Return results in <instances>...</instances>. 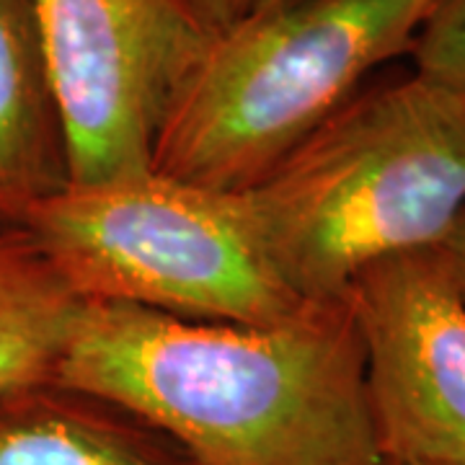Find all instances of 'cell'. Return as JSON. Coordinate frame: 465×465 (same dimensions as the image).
Segmentation results:
<instances>
[{
	"mask_svg": "<svg viewBox=\"0 0 465 465\" xmlns=\"http://www.w3.org/2000/svg\"><path fill=\"white\" fill-rule=\"evenodd\" d=\"M54 381L112 401L200 465H382L349 300L272 326L85 300Z\"/></svg>",
	"mask_w": 465,
	"mask_h": 465,
	"instance_id": "6da1fadb",
	"label": "cell"
},
{
	"mask_svg": "<svg viewBox=\"0 0 465 465\" xmlns=\"http://www.w3.org/2000/svg\"><path fill=\"white\" fill-rule=\"evenodd\" d=\"M232 197L295 298L347 300L370 266L442 246L465 213V99L414 70L378 75Z\"/></svg>",
	"mask_w": 465,
	"mask_h": 465,
	"instance_id": "7a4b0ae2",
	"label": "cell"
},
{
	"mask_svg": "<svg viewBox=\"0 0 465 465\" xmlns=\"http://www.w3.org/2000/svg\"><path fill=\"white\" fill-rule=\"evenodd\" d=\"M434 0H292L213 36L153 171L238 194L409 57Z\"/></svg>",
	"mask_w": 465,
	"mask_h": 465,
	"instance_id": "3957f363",
	"label": "cell"
},
{
	"mask_svg": "<svg viewBox=\"0 0 465 465\" xmlns=\"http://www.w3.org/2000/svg\"><path fill=\"white\" fill-rule=\"evenodd\" d=\"M18 225L84 300L241 326L308 305L266 264L232 194L158 171L70 183Z\"/></svg>",
	"mask_w": 465,
	"mask_h": 465,
	"instance_id": "277c9868",
	"label": "cell"
},
{
	"mask_svg": "<svg viewBox=\"0 0 465 465\" xmlns=\"http://www.w3.org/2000/svg\"><path fill=\"white\" fill-rule=\"evenodd\" d=\"M73 186L153 171L213 34L189 0H34Z\"/></svg>",
	"mask_w": 465,
	"mask_h": 465,
	"instance_id": "5b68a950",
	"label": "cell"
},
{
	"mask_svg": "<svg viewBox=\"0 0 465 465\" xmlns=\"http://www.w3.org/2000/svg\"><path fill=\"white\" fill-rule=\"evenodd\" d=\"M347 300L385 463L465 465V295L442 249L370 266Z\"/></svg>",
	"mask_w": 465,
	"mask_h": 465,
	"instance_id": "8992f818",
	"label": "cell"
},
{
	"mask_svg": "<svg viewBox=\"0 0 465 465\" xmlns=\"http://www.w3.org/2000/svg\"><path fill=\"white\" fill-rule=\"evenodd\" d=\"M0 465H200L150 421L57 381L0 396Z\"/></svg>",
	"mask_w": 465,
	"mask_h": 465,
	"instance_id": "52a82bcc",
	"label": "cell"
},
{
	"mask_svg": "<svg viewBox=\"0 0 465 465\" xmlns=\"http://www.w3.org/2000/svg\"><path fill=\"white\" fill-rule=\"evenodd\" d=\"M70 186L34 0H0V225Z\"/></svg>",
	"mask_w": 465,
	"mask_h": 465,
	"instance_id": "ba28073f",
	"label": "cell"
},
{
	"mask_svg": "<svg viewBox=\"0 0 465 465\" xmlns=\"http://www.w3.org/2000/svg\"><path fill=\"white\" fill-rule=\"evenodd\" d=\"M85 300L21 225H0V396L54 381Z\"/></svg>",
	"mask_w": 465,
	"mask_h": 465,
	"instance_id": "9c48e42d",
	"label": "cell"
},
{
	"mask_svg": "<svg viewBox=\"0 0 465 465\" xmlns=\"http://www.w3.org/2000/svg\"><path fill=\"white\" fill-rule=\"evenodd\" d=\"M409 60L416 75L465 99V0H434Z\"/></svg>",
	"mask_w": 465,
	"mask_h": 465,
	"instance_id": "30bf717a",
	"label": "cell"
},
{
	"mask_svg": "<svg viewBox=\"0 0 465 465\" xmlns=\"http://www.w3.org/2000/svg\"><path fill=\"white\" fill-rule=\"evenodd\" d=\"M189 5L202 21V26L217 36L235 26L241 18L249 16L256 0H189Z\"/></svg>",
	"mask_w": 465,
	"mask_h": 465,
	"instance_id": "8fae6325",
	"label": "cell"
},
{
	"mask_svg": "<svg viewBox=\"0 0 465 465\" xmlns=\"http://www.w3.org/2000/svg\"><path fill=\"white\" fill-rule=\"evenodd\" d=\"M440 249H442L445 259H448L455 282H458V287L463 290L465 295V213L458 217V223L452 225V231L448 232V238L442 241Z\"/></svg>",
	"mask_w": 465,
	"mask_h": 465,
	"instance_id": "7c38bea8",
	"label": "cell"
},
{
	"mask_svg": "<svg viewBox=\"0 0 465 465\" xmlns=\"http://www.w3.org/2000/svg\"><path fill=\"white\" fill-rule=\"evenodd\" d=\"M284 3H292V0H256V5H253V11H251V14L272 11V8H277V5H284Z\"/></svg>",
	"mask_w": 465,
	"mask_h": 465,
	"instance_id": "4fadbf2b",
	"label": "cell"
},
{
	"mask_svg": "<svg viewBox=\"0 0 465 465\" xmlns=\"http://www.w3.org/2000/svg\"><path fill=\"white\" fill-rule=\"evenodd\" d=\"M391 465H393V463H391ZM401 465H424V463H401Z\"/></svg>",
	"mask_w": 465,
	"mask_h": 465,
	"instance_id": "5bb4252c",
	"label": "cell"
},
{
	"mask_svg": "<svg viewBox=\"0 0 465 465\" xmlns=\"http://www.w3.org/2000/svg\"><path fill=\"white\" fill-rule=\"evenodd\" d=\"M382 465H391V463H382Z\"/></svg>",
	"mask_w": 465,
	"mask_h": 465,
	"instance_id": "9a60e30c",
	"label": "cell"
}]
</instances>
